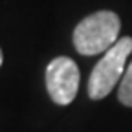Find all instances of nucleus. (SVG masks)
<instances>
[{"mask_svg": "<svg viewBox=\"0 0 132 132\" xmlns=\"http://www.w3.org/2000/svg\"><path fill=\"white\" fill-rule=\"evenodd\" d=\"M81 73L70 57H57L46 68V88L57 105H70L79 90Z\"/></svg>", "mask_w": 132, "mask_h": 132, "instance_id": "nucleus-3", "label": "nucleus"}, {"mask_svg": "<svg viewBox=\"0 0 132 132\" xmlns=\"http://www.w3.org/2000/svg\"><path fill=\"white\" fill-rule=\"evenodd\" d=\"M118 97L125 106H132V61L127 66V70L119 81V90H118Z\"/></svg>", "mask_w": 132, "mask_h": 132, "instance_id": "nucleus-4", "label": "nucleus"}, {"mask_svg": "<svg viewBox=\"0 0 132 132\" xmlns=\"http://www.w3.org/2000/svg\"><path fill=\"white\" fill-rule=\"evenodd\" d=\"M2 61H4V57H2V50H0V66H2Z\"/></svg>", "mask_w": 132, "mask_h": 132, "instance_id": "nucleus-5", "label": "nucleus"}, {"mask_svg": "<svg viewBox=\"0 0 132 132\" xmlns=\"http://www.w3.org/2000/svg\"><path fill=\"white\" fill-rule=\"evenodd\" d=\"M130 53H132L130 37L118 39V42L103 53V57L94 66L88 79V95L92 99H95V101L103 99L114 90V86L121 81L127 70V61Z\"/></svg>", "mask_w": 132, "mask_h": 132, "instance_id": "nucleus-2", "label": "nucleus"}, {"mask_svg": "<svg viewBox=\"0 0 132 132\" xmlns=\"http://www.w3.org/2000/svg\"><path fill=\"white\" fill-rule=\"evenodd\" d=\"M119 16L112 11H97L82 19L73 31V46L81 55L105 53L118 42Z\"/></svg>", "mask_w": 132, "mask_h": 132, "instance_id": "nucleus-1", "label": "nucleus"}]
</instances>
